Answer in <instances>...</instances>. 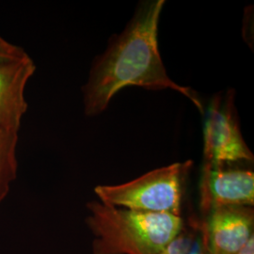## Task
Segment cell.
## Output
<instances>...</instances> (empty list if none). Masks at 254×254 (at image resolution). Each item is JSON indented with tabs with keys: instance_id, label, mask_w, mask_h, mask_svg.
<instances>
[{
	"instance_id": "1",
	"label": "cell",
	"mask_w": 254,
	"mask_h": 254,
	"mask_svg": "<svg viewBox=\"0 0 254 254\" xmlns=\"http://www.w3.org/2000/svg\"><path fill=\"white\" fill-rule=\"evenodd\" d=\"M164 3V0H152L140 4L126 29L114 36L106 52L94 61L83 87L87 116L102 113L118 91L130 86L179 91L203 112L197 94L173 82L161 60L157 29Z\"/></svg>"
},
{
	"instance_id": "2",
	"label": "cell",
	"mask_w": 254,
	"mask_h": 254,
	"mask_svg": "<svg viewBox=\"0 0 254 254\" xmlns=\"http://www.w3.org/2000/svg\"><path fill=\"white\" fill-rule=\"evenodd\" d=\"M86 223L92 254H156L185 226L180 216L121 208L92 200Z\"/></svg>"
},
{
	"instance_id": "3",
	"label": "cell",
	"mask_w": 254,
	"mask_h": 254,
	"mask_svg": "<svg viewBox=\"0 0 254 254\" xmlns=\"http://www.w3.org/2000/svg\"><path fill=\"white\" fill-rule=\"evenodd\" d=\"M191 165L173 163L122 185L98 186L94 192L108 205L181 217L184 182Z\"/></svg>"
},
{
	"instance_id": "4",
	"label": "cell",
	"mask_w": 254,
	"mask_h": 254,
	"mask_svg": "<svg viewBox=\"0 0 254 254\" xmlns=\"http://www.w3.org/2000/svg\"><path fill=\"white\" fill-rule=\"evenodd\" d=\"M204 164L222 167L238 161H254L238 126L234 94L222 103L219 96L212 101L204 126Z\"/></svg>"
},
{
	"instance_id": "5",
	"label": "cell",
	"mask_w": 254,
	"mask_h": 254,
	"mask_svg": "<svg viewBox=\"0 0 254 254\" xmlns=\"http://www.w3.org/2000/svg\"><path fill=\"white\" fill-rule=\"evenodd\" d=\"M200 210L207 215L220 206L254 204V173L245 170H225L204 164L200 180Z\"/></svg>"
},
{
	"instance_id": "6",
	"label": "cell",
	"mask_w": 254,
	"mask_h": 254,
	"mask_svg": "<svg viewBox=\"0 0 254 254\" xmlns=\"http://www.w3.org/2000/svg\"><path fill=\"white\" fill-rule=\"evenodd\" d=\"M210 254H235L254 236V211L251 206H220L206 215Z\"/></svg>"
},
{
	"instance_id": "7",
	"label": "cell",
	"mask_w": 254,
	"mask_h": 254,
	"mask_svg": "<svg viewBox=\"0 0 254 254\" xmlns=\"http://www.w3.org/2000/svg\"><path fill=\"white\" fill-rule=\"evenodd\" d=\"M36 71L33 60L26 54L0 63V129L18 132L27 110V83Z\"/></svg>"
},
{
	"instance_id": "8",
	"label": "cell",
	"mask_w": 254,
	"mask_h": 254,
	"mask_svg": "<svg viewBox=\"0 0 254 254\" xmlns=\"http://www.w3.org/2000/svg\"><path fill=\"white\" fill-rule=\"evenodd\" d=\"M18 132L0 129V203L9 193L10 185L16 179Z\"/></svg>"
},
{
	"instance_id": "9",
	"label": "cell",
	"mask_w": 254,
	"mask_h": 254,
	"mask_svg": "<svg viewBox=\"0 0 254 254\" xmlns=\"http://www.w3.org/2000/svg\"><path fill=\"white\" fill-rule=\"evenodd\" d=\"M198 222V220H194L189 226L185 225L180 233L156 254H189L197 232Z\"/></svg>"
},
{
	"instance_id": "10",
	"label": "cell",
	"mask_w": 254,
	"mask_h": 254,
	"mask_svg": "<svg viewBox=\"0 0 254 254\" xmlns=\"http://www.w3.org/2000/svg\"><path fill=\"white\" fill-rule=\"evenodd\" d=\"M189 254H210L207 235L202 221L198 222L197 232L194 236Z\"/></svg>"
},
{
	"instance_id": "11",
	"label": "cell",
	"mask_w": 254,
	"mask_h": 254,
	"mask_svg": "<svg viewBox=\"0 0 254 254\" xmlns=\"http://www.w3.org/2000/svg\"><path fill=\"white\" fill-rule=\"evenodd\" d=\"M27 54L20 46L11 44L0 35V63L15 60Z\"/></svg>"
},
{
	"instance_id": "12",
	"label": "cell",
	"mask_w": 254,
	"mask_h": 254,
	"mask_svg": "<svg viewBox=\"0 0 254 254\" xmlns=\"http://www.w3.org/2000/svg\"><path fill=\"white\" fill-rule=\"evenodd\" d=\"M235 254H254V236Z\"/></svg>"
}]
</instances>
